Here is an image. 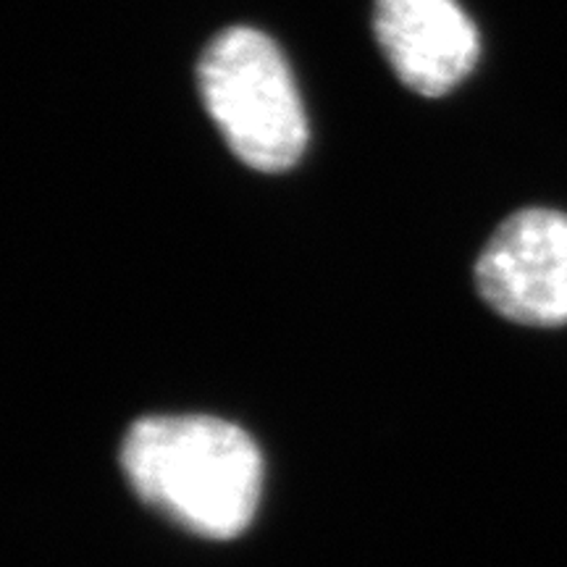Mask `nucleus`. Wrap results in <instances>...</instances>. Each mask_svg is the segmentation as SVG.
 Here are the masks:
<instances>
[{"label":"nucleus","instance_id":"obj_2","mask_svg":"<svg viewBox=\"0 0 567 567\" xmlns=\"http://www.w3.org/2000/svg\"><path fill=\"white\" fill-rule=\"evenodd\" d=\"M197 87L226 145L255 172H287L308 147V116L289 63L268 34L229 27L197 61Z\"/></svg>","mask_w":567,"mask_h":567},{"label":"nucleus","instance_id":"obj_1","mask_svg":"<svg viewBox=\"0 0 567 567\" xmlns=\"http://www.w3.org/2000/svg\"><path fill=\"white\" fill-rule=\"evenodd\" d=\"M122 467L147 507L213 542L250 526L264 488L258 444L210 415L140 417L124 436Z\"/></svg>","mask_w":567,"mask_h":567},{"label":"nucleus","instance_id":"obj_4","mask_svg":"<svg viewBox=\"0 0 567 567\" xmlns=\"http://www.w3.org/2000/svg\"><path fill=\"white\" fill-rule=\"evenodd\" d=\"M375 38L400 82L425 97L455 90L481 55L457 0H375Z\"/></svg>","mask_w":567,"mask_h":567},{"label":"nucleus","instance_id":"obj_3","mask_svg":"<svg viewBox=\"0 0 567 567\" xmlns=\"http://www.w3.org/2000/svg\"><path fill=\"white\" fill-rule=\"evenodd\" d=\"M488 308L534 329L567 323V213L523 208L488 239L476 264Z\"/></svg>","mask_w":567,"mask_h":567}]
</instances>
